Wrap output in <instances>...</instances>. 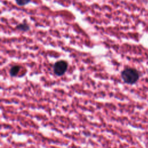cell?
Instances as JSON below:
<instances>
[{"label":"cell","mask_w":148,"mask_h":148,"mask_svg":"<svg viewBox=\"0 0 148 148\" xmlns=\"http://www.w3.org/2000/svg\"><path fill=\"white\" fill-rule=\"evenodd\" d=\"M121 76L124 83L128 84H134L139 80L140 73L135 68H126L121 72Z\"/></svg>","instance_id":"1"},{"label":"cell","mask_w":148,"mask_h":148,"mask_svg":"<svg viewBox=\"0 0 148 148\" xmlns=\"http://www.w3.org/2000/svg\"><path fill=\"white\" fill-rule=\"evenodd\" d=\"M68 68V63L64 60L57 61L53 66L54 73L57 76H62L66 72Z\"/></svg>","instance_id":"2"},{"label":"cell","mask_w":148,"mask_h":148,"mask_svg":"<svg viewBox=\"0 0 148 148\" xmlns=\"http://www.w3.org/2000/svg\"><path fill=\"white\" fill-rule=\"evenodd\" d=\"M20 69V66L19 65H14L12 66L9 71L10 76H16L18 74Z\"/></svg>","instance_id":"3"},{"label":"cell","mask_w":148,"mask_h":148,"mask_svg":"<svg viewBox=\"0 0 148 148\" xmlns=\"http://www.w3.org/2000/svg\"><path fill=\"white\" fill-rule=\"evenodd\" d=\"M16 28L21 31H27L29 29V27L28 24L25 23H23V24L17 25L16 26Z\"/></svg>","instance_id":"4"},{"label":"cell","mask_w":148,"mask_h":148,"mask_svg":"<svg viewBox=\"0 0 148 148\" xmlns=\"http://www.w3.org/2000/svg\"><path fill=\"white\" fill-rule=\"evenodd\" d=\"M16 3L19 6H24L28 3L31 0H15Z\"/></svg>","instance_id":"5"}]
</instances>
